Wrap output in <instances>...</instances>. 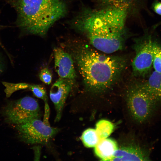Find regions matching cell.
I'll return each mask as SVG.
<instances>
[{"instance_id":"2e32d148","label":"cell","mask_w":161,"mask_h":161,"mask_svg":"<svg viewBox=\"0 0 161 161\" xmlns=\"http://www.w3.org/2000/svg\"><path fill=\"white\" fill-rule=\"evenodd\" d=\"M152 66L154 71L161 73V43L155 36L153 44Z\"/></svg>"},{"instance_id":"ffe728a7","label":"cell","mask_w":161,"mask_h":161,"mask_svg":"<svg viewBox=\"0 0 161 161\" xmlns=\"http://www.w3.org/2000/svg\"><path fill=\"white\" fill-rule=\"evenodd\" d=\"M45 111L43 122L47 125H49L48 122V119L49 114V108L47 102H45Z\"/></svg>"},{"instance_id":"7402d4cb","label":"cell","mask_w":161,"mask_h":161,"mask_svg":"<svg viewBox=\"0 0 161 161\" xmlns=\"http://www.w3.org/2000/svg\"><path fill=\"white\" fill-rule=\"evenodd\" d=\"M1 26L0 25V27H1ZM0 46L1 47L3 48V49H4V50L5 51L6 53L7 54V55H8V56L10 58V61L11 62H12L13 61L12 60V58H11V56L10 55V54L7 51L6 49H5L4 47L3 46L2 44H1V42L0 41Z\"/></svg>"},{"instance_id":"5bb4252c","label":"cell","mask_w":161,"mask_h":161,"mask_svg":"<svg viewBox=\"0 0 161 161\" xmlns=\"http://www.w3.org/2000/svg\"><path fill=\"white\" fill-rule=\"evenodd\" d=\"M114 129V126L112 123L107 120H102L97 123L95 129L100 140L109 136Z\"/></svg>"},{"instance_id":"9a60e30c","label":"cell","mask_w":161,"mask_h":161,"mask_svg":"<svg viewBox=\"0 0 161 161\" xmlns=\"http://www.w3.org/2000/svg\"><path fill=\"white\" fill-rule=\"evenodd\" d=\"M81 140L86 147H95L99 140L95 129L89 128L85 130L81 136Z\"/></svg>"},{"instance_id":"5b68a950","label":"cell","mask_w":161,"mask_h":161,"mask_svg":"<svg viewBox=\"0 0 161 161\" xmlns=\"http://www.w3.org/2000/svg\"><path fill=\"white\" fill-rule=\"evenodd\" d=\"M127 94L128 107L134 119L139 123L149 120L158 103L143 89L140 84L131 86Z\"/></svg>"},{"instance_id":"ac0fdd59","label":"cell","mask_w":161,"mask_h":161,"mask_svg":"<svg viewBox=\"0 0 161 161\" xmlns=\"http://www.w3.org/2000/svg\"><path fill=\"white\" fill-rule=\"evenodd\" d=\"M40 80L44 83L49 85L52 80V74L49 70L47 68L42 69L39 74Z\"/></svg>"},{"instance_id":"4fadbf2b","label":"cell","mask_w":161,"mask_h":161,"mask_svg":"<svg viewBox=\"0 0 161 161\" xmlns=\"http://www.w3.org/2000/svg\"><path fill=\"white\" fill-rule=\"evenodd\" d=\"M94 147L96 155L102 161H109L118 148L115 140L107 138L99 140Z\"/></svg>"},{"instance_id":"7a4b0ae2","label":"cell","mask_w":161,"mask_h":161,"mask_svg":"<svg viewBox=\"0 0 161 161\" xmlns=\"http://www.w3.org/2000/svg\"><path fill=\"white\" fill-rule=\"evenodd\" d=\"M72 53L86 87L93 92L109 89L126 65L122 57L103 54L83 44L75 47Z\"/></svg>"},{"instance_id":"8992f818","label":"cell","mask_w":161,"mask_h":161,"mask_svg":"<svg viewBox=\"0 0 161 161\" xmlns=\"http://www.w3.org/2000/svg\"><path fill=\"white\" fill-rule=\"evenodd\" d=\"M3 114L7 122L17 125L39 118L40 108L36 100L26 96L9 101L3 109Z\"/></svg>"},{"instance_id":"ba28073f","label":"cell","mask_w":161,"mask_h":161,"mask_svg":"<svg viewBox=\"0 0 161 161\" xmlns=\"http://www.w3.org/2000/svg\"><path fill=\"white\" fill-rule=\"evenodd\" d=\"M74 80L60 78L51 88L49 96L56 111L55 121H59L61 118L66 100L72 89Z\"/></svg>"},{"instance_id":"277c9868","label":"cell","mask_w":161,"mask_h":161,"mask_svg":"<svg viewBox=\"0 0 161 161\" xmlns=\"http://www.w3.org/2000/svg\"><path fill=\"white\" fill-rule=\"evenodd\" d=\"M142 36L134 39L133 49L135 55L131 65L136 77L144 78L151 73L153 60V44L156 33L148 29Z\"/></svg>"},{"instance_id":"3957f363","label":"cell","mask_w":161,"mask_h":161,"mask_svg":"<svg viewBox=\"0 0 161 161\" xmlns=\"http://www.w3.org/2000/svg\"><path fill=\"white\" fill-rule=\"evenodd\" d=\"M17 12L16 24L23 33L44 36L67 11L63 0H8Z\"/></svg>"},{"instance_id":"6da1fadb","label":"cell","mask_w":161,"mask_h":161,"mask_svg":"<svg viewBox=\"0 0 161 161\" xmlns=\"http://www.w3.org/2000/svg\"><path fill=\"white\" fill-rule=\"evenodd\" d=\"M131 11L114 7L84 8L74 25L95 48L110 54L123 49L127 33L126 22Z\"/></svg>"},{"instance_id":"9c48e42d","label":"cell","mask_w":161,"mask_h":161,"mask_svg":"<svg viewBox=\"0 0 161 161\" xmlns=\"http://www.w3.org/2000/svg\"><path fill=\"white\" fill-rule=\"evenodd\" d=\"M55 68L60 78L75 80L76 77L73 60L68 53L60 48L53 50Z\"/></svg>"},{"instance_id":"e0dca14e","label":"cell","mask_w":161,"mask_h":161,"mask_svg":"<svg viewBox=\"0 0 161 161\" xmlns=\"http://www.w3.org/2000/svg\"><path fill=\"white\" fill-rule=\"evenodd\" d=\"M27 89L30 90L36 97L43 100L45 102H47V97L46 90L41 85L29 84Z\"/></svg>"},{"instance_id":"d6986e66","label":"cell","mask_w":161,"mask_h":161,"mask_svg":"<svg viewBox=\"0 0 161 161\" xmlns=\"http://www.w3.org/2000/svg\"><path fill=\"white\" fill-rule=\"evenodd\" d=\"M151 8L155 13L161 16V1L155 0L152 4Z\"/></svg>"},{"instance_id":"52a82bcc","label":"cell","mask_w":161,"mask_h":161,"mask_svg":"<svg viewBox=\"0 0 161 161\" xmlns=\"http://www.w3.org/2000/svg\"><path fill=\"white\" fill-rule=\"evenodd\" d=\"M18 137L20 140L30 144H45L58 131L39 118H34L16 125Z\"/></svg>"},{"instance_id":"8fae6325","label":"cell","mask_w":161,"mask_h":161,"mask_svg":"<svg viewBox=\"0 0 161 161\" xmlns=\"http://www.w3.org/2000/svg\"><path fill=\"white\" fill-rule=\"evenodd\" d=\"M100 7H114L126 8L139 14L142 10H145L152 16L153 13L147 7L146 0H96Z\"/></svg>"},{"instance_id":"44dd1931","label":"cell","mask_w":161,"mask_h":161,"mask_svg":"<svg viewBox=\"0 0 161 161\" xmlns=\"http://www.w3.org/2000/svg\"><path fill=\"white\" fill-rule=\"evenodd\" d=\"M5 66V62L1 55L0 54V76L4 70Z\"/></svg>"},{"instance_id":"30bf717a","label":"cell","mask_w":161,"mask_h":161,"mask_svg":"<svg viewBox=\"0 0 161 161\" xmlns=\"http://www.w3.org/2000/svg\"><path fill=\"white\" fill-rule=\"evenodd\" d=\"M149 154L140 147L124 146L118 148L109 161H148Z\"/></svg>"},{"instance_id":"7c38bea8","label":"cell","mask_w":161,"mask_h":161,"mask_svg":"<svg viewBox=\"0 0 161 161\" xmlns=\"http://www.w3.org/2000/svg\"><path fill=\"white\" fill-rule=\"evenodd\" d=\"M140 84L143 89L158 103H161V73L153 71L148 79Z\"/></svg>"}]
</instances>
